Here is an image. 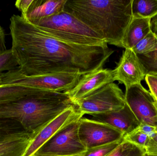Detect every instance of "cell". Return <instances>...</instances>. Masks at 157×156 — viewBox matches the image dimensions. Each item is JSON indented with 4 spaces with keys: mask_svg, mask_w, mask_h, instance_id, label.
I'll return each instance as SVG.
<instances>
[{
    "mask_svg": "<svg viewBox=\"0 0 157 156\" xmlns=\"http://www.w3.org/2000/svg\"><path fill=\"white\" fill-rule=\"evenodd\" d=\"M113 81L124 84L125 89L140 84L145 78V72L137 55L130 49H125L117 67L112 70Z\"/></svg>",
    "mask_w": 157,
    "mask_h": 156,
    "instance_id": "30bf717a",
    "label": "cell"
},
{
    "mask_svg": "<svg viewBox=\"0 0 157 156\" xmlns=\"http://www.w3.org/2000/svg\"><path fill=\"white\" fill-rule=\"evenodd\" d=\"M125 102L141 123L157 127V100L141 83L125 89Z\"/></svg>",
    "mask_w": 157,
    "mask_h": 156,
    "instance_id": "9c48e42d",
    "label": "cell"
},
{
    "mask_svg": "<svg viewBox=\"0 0 157 156\" xmlns=\"http://www.w3.org/2000/svg\"><path fill=\"white\" fill-rule=\"evenodd\" d=\"M32 24L49 35L66 43L80 45L108 46V44L98 34L77 17L64 11Z\"/></svg>",
    "mask_w": 157,
    "mask_h": 156,
    "instance_id": "277c9868",
    "label": "cell"
},
{
    "mask_svg": "<svg viewBox=\"0 0 157 156\" xmlns=\"http://www.w3.org/2000/svg\"><path fill=\"white\" fill-rule=\"evenodd\" d=\"M146 151L127 140H124L119 145L107 156H145Z\"/></svg>",
    "mask_w": 157,
    "mask_h": 156,
    "instance_id": "d6986e66",
    "label": "cell"
},
{
    "mask_svg": "<svg viewBox=\"0 0 157 156\" xmlns=\"http://www.w3.org/2000/svg\"><path fill=\"white\" fill-rule=\"evenodd\" d=\"M79 119L71 122L58 131L32 156H73L83 154L87 149L78 136Z\"/></svg>",
    "mask_w": 157,
    "mask_h": 156,
    "instance_id": "52a82bcc",
    "label": "cell"
},
{
    "mask_svg": "<svg viewBox=\"0 0 157 156\" xmlns=\"http://www.w3.org/2000/svg\"><path fill=\"white\" fill-rule=\"evenodd\" d=\"M137 56L144 67L146 75L157 74V50L148 54Z\"/></svg>",
    "mask_w": 157,
    "mask_h": 156,
    "instance_id": "44dd1931",
    "label": "cell"
},
{
    "mask_svg": "<svg viewBox=\"0 0 157 156\" xmlns=\"http://www.w3.org/2000/svg\"><path fill=\"white\" fill-rule=\"evenodd\" d=\"M138 129L148 136L150 139L154 138L157 132V127L145 124H140Z\"/></svg>",
    "mask_w": 157,
    "mask_h": 156,
    "instance_id": "83f0119b",
    "label": "cell"
},
{
    "mask_svg": "<svg viewBox=\"0 0 157 156\" xmlns=\"http://www.w3.org/2000/svg\"><path fill=\"white\" fill-rule=\"evenodd\" d=\"M82 74L79 72H61L36 76H27L15 69L1 74V85H16L57 92L73 89Z\"/></svg>",
    "mask_w": 157,
    "mask_h": 156,
    "instance_id": "5b68a950",
    "label": "cell"
},
{
    "mask_svg": "<svg viewBox=\"0 0 157 156\" xmlns=\"http://www.w3.org/2000/svg\"><path fill=\"white\" fill-rule=\"evenodd\" d=\"M73 106L65 93L37 89L23 99L0 105V118L17 122L25 132L36 136L45 125Z\"/></svg>",
    "mask_w": 157,
    "mask_h": 156,
    "instance_id": "3957f363",
    "label": "cell"
},
{
    "mask_svg": "<svg viewBox=\"0 0 157 156\" xmlns=\"http://www.w3.org/2000/svg\"><path fill=\"white\" fill-rule=\"evenodd\" d=\"M150 18L133 16L122 40V48L132 49L152 31Z\"/></svg>",
    "mask_w": 157,
    "mask_h": 156,
    "instance_id": "2e32d148",
    "label": "cell"
},
{
    "mask_svg": "<svg viewBox=\"0 0 157 156\" xmlns=\"http://www.w3.org/2000/svg\"><path fill=\"white\" fill-rule=\"evenodd\" d=\"M7 50L6 46L5 33L0 24V54Z\"/></svg>",
    "mask_w": 157,
    "mask_h": 156,
    "instance_id": "f546056e",
    "label": "cell"
},
{
    "mask_svg": "<svg viewBox=\"0 0 157 156\" xmlns=\"http://www.w3.org/2000/svg\"><path fill=\"white\" fill-rule=\"evenodd\" d=\"M67 0H33L24 18L33 24L36 21L63 11Z\"/></svg>",
    "mask_w": 157,
    "mask_h": 156,
    "instance_id": "9a60e30c",
    "label": "cell"
},
{
    "mask_svg": "<svg viewBox=\"0 0 157 156\" xmlns=\"http://www.w3.org/2000/svg\"><path fill=\"white\" fill-rule=\"evenodd\" d=\"M124 139L138 146L144 147L145 149L150 140L148 136L140 131L138 128L129 134L125 136Z\"/></svg>",
    "mask_w": 157,
    "mask_h": 156,
    "instance_id": "d4e9b609",
    "label": "cell"
},
{
    "mask_svg": "<svg viewBox=\"0 0 157 156\" xmlns=\"http://www.w3.org/2000/svg\"><path fill=\"white\" fill-rule=\"evenodd\" d=\"M113 82L112 70L101 68L82 75L75 87L65 93L74 104Z\"/></svg>",
    "mask_w": 157,
    "mask_h": 156,
    "instance_id": "8fae6325",
    "label": "cell"
},
{
    "mask_svg": "<svg viewBox=\"0 0 157 156\" xmlns=\"http://www.w3.org/2000/svg\"><path fill=\"white\" fill-rule=\"evenodd\" d=\"M145 156H149V155H146Z\"/></svg>",
    "mask_w": 157,
    "mask_h": 156,
    "instance_id": "d6a6232c",
    "label": "cell"
},
{
    "mask_svg": "<svg viewBox=\"0 0 157 156\" xmlns=\"http://www.w3.org/2000/svg\"><path fill=\"white\" fill-rule=\"evenodd\" d=\"M25 131L21 125L13 120L0 118V137Z\"/></svg>",
    "mask_w": 157,
    "mask_h": 156,
    "instance_id": "cb8c5ba5",
    "label": "cell"
},
{
    "mask_svg": "<svg viewBox=\"0 0 157 156\" xmlns=\"http://www.w3.org/2000/svg\"><path fill=\"white\" fill-rule=\"evenodd\" d=\"M78 133L86 149L121 141L124 136L121 132L109 125L83 116L79 120Z\"/></svg>",
    "mask_w": 157,
    "mask_h": 156,
    "instance_id": "ba28073f",
    "label": "cell"
},
{
    "mask_svg": "<svg viewBox=\"0 0 157 156\" xmlns=\"http://www.w3.org/2000/svg\"><path fill=\"white\" fill-rule=\"evenodd\" d=\"M35 136L25 131L0 137V156H25Z\"/></svg>",
    "mask_w": 157,
    "mask_h": 156,
    "instance_id": "5bb4252c",
    "label": "cell"
},
{
    "mask_svg": "<svg viewBox=\"0 0 157 156\" xmlns=\"http://www.w3.org/2000/svg\"><path fill=\"white\" fill-rule=\"evenodd\" d=\"M10 20L11 49L18 70L26 76L61 72L83 75L103 68L113 53L108 46L80 45L56 39L21 16L13 15Z\"/></svg>",
    "mask_w": 157,
    "mask_h": 156,
    "instance_id": "6da1fadb",
    "label": "cell"
},
{
    "mask_svg": "<svg viewBox=\"0 0 157 156\" xmlns=\"http://www.w3.org/2000/svg\"><path fill=\"white\" fill-rule=\"evenodd\" d=\"M145 79L150 92L157 100V74H147L145 77Z\"/></svg>",
    "mask_w": 157,
    "mask_h": 156,
    "instance_id": "484cf974",
    "label": "cell"
},
{
    "mask_svg": "<svg viewBox=\"0 0 157 156\" xmlns=\"http://www.w3.org/2000/svg\"><path fill=\"white\" fill-rule=\"evenodd\" d=\"M74 105L67 109L54 120L45 125L33 138L25 156H32L58 131L71 122L83 117Z\"/></svg>",
    "mask_w": 157,
    "mask_h": 156,
    "instance_id": "7c38bea8",
    "label": "cell"
},
{
    "mask_svg": "<svg viewBox=\"0 0 157 156\" xmlns=\"http://www.w3.org/2000/svg\"><path fill=\"white\" fill-rule=\"evenodd\" d=\"M92 119L109 125L124 136L139 127L141 123L127 104L118 111L90 114Z\"/></svg>",
    "mask_w": 157,
    "mask_h": 156,
    "instance_id": "4fadbf2b",
    "label": "cell"
},
{
    "mask_svg": "<svg viewBox=\"0 0 157 156\" xmlns=\"http://www.w3.org/2000/svg\"><path fill=\"white\" fill-rule=\"evenodd\" d=\"M18 67L11 49L0 54V74L15 69Z\"/></svg>",
    "mask_w": 157,
    "mask_h": 156,
    "instance_id": "7402d4cb",
    "label": "cell"
},
{
    "mask_svg": "<svg viewBox=\"0 0 157 156\" xmlns=\"http://www.w3.org/2000/svg\"></svg>",
    "mask_w": 157,
    "mask_h": 156,
    "instance_id": "e575fe53",
    "label": "cell"
},
{
    "mask_svg": "<svg viewBox=\"0 0 157 156\" xmlns=\"http://www.w3.org/2000/svg\"><path fill=\"white\" fill-rule=\"evenodd\" d=\"M133 16L153 19L157 16V0H132Z\"/></svg>",
    "mask_w": 157,
    "mask_h": 156,
    "instance_id": "ac0fdd59",
    "label": "cell"
},
{
    "mask_svg": "<svg viewBox=\"0 0 157 156\" xmlns=\"http://www.w3.org/2000/svg\"><path fill=\"white\" fill-rule=\"evenodd\" d=\"M123 140L87 149L81 156H107L115 149Z\"/></svg>",
    "mask_w": 157,
    "mask_h": 156,
    "instance_id": "603a6c76",
    "label": "cell"
},
{
    "mask_svg": "<svg viewBox=\"0 0 157 156\" xmlns=\"http://www.w3.org/2000/svg\"><path fill=\"white\" fill-rule=\"evenodd\" d=\"M152 31L157 37V17H154L151 20Z\"/></svg>",
    "mask_w": 157,
    "mask_h": 156,
    "instance_id": "4dcf8cb0",
    "label": "cell"
},
{
    "mask_svg": "<svg viewBox=\"0 0 157 156\" xmlns=\"http://www.w3.org/2000/svg\"><path fill=\"white\" fill-rule=\"evenodd\" d=\"M37 89L16 85H0V105L18 100L32 94Z\"/></svg>",
    "mask_w": 157,
    "mask_h": 156,
    "instance_id": "e0dca14e",
    "label": "cell"
},
{
    "mask_svg": "<svg viewBox=\"0 0 157 156\" xmlns=\"http://www.w3.org/2000/svg\"><path fill=\"white\" fill-rule=\"evenodd\" d=\"M33 0H17L15 5L19 11L21 12V16H24L27 13Z\"/></svg>",
    "mask_w": 157,
    "mask_h": 156,
    "instance_id": "4316f807",
    "label": "cell"
},
{
    "mask_svg": "<svg viewBox=\"0 0 157 156\" xmlns=\"http://www.w3.org/2000/svg\"><path fill=\"white\" fill-rule=\"evenodd\" d=\"M132 49L137 55L148 54L157 50V37L151 31Z\"/></svg>",
    "mask_w": 157,
    "mask_h": 156,
    "instance_id": "ffe728a7",
    "label": "cell"
},
{
    "mask_svg": "<svg viewBox=\"0 0 157 156\" xmlns=\"http://www.w3.org/2000/svg\"><path fill=\"white\" fill-rule=\"evenodd\" d=\"M145 149L147 155L157 156V132L154 138L150 139Z\"/></svg>",
    "mask_w": 157,
    "mask_h": 156,
    "instance_id": "f1b7e54d",
    "label": "cell"
},
{
    "mask_svg": "<svg viewBox=\"0 0 157 156\" xmlns=\"http://www.w3.org/2000/svg\"><path fill=\"white\" fill-rule=\"evenodd\" d=\"M132 0H67L63 11L98 34L108 44L122 47L133 17Z\"/></svg>",
    "mask_w": 157,
    "mask_h": 156,
    "instance_id": "7a4b0ae2",
    "label": "cell"
},
{
    "mask_svg": "<svg viewBox=\"0 0 157 156\" xmlns=\"http://www.w3.org/2000/svg\"><path fill=\"white\" fill-rule=\"evenodd\" d=\"M125 104L124 93L118 85L112 82L79 100L74 105L79 112L90 115L118 111Z\"/></svg>",
    "mask_w": 157,
    "mask_h": 156,
    "instance_id": "8992f818",
    "label": "cell"
},
{
    "mask_svg": "<svg viewBox=\"0 0 157 156\" xmlns=\"http://www.w3.org/2000/svg\"><path fill=\"white\" fill-rule=\"evenodd\" d=\"M82 155H77V156H81Z\"/></svg>",
    "mask_w": 157,
    "mask_h": 156,
    "instance_id": "836d02e7",
    "label": "cell"
},
{
    "mask_svg": "<svg viewBox=\"0 0 157 156\" xmlns=\"http://www.w3.org/2000/svg\"><path fill=\"white\" fill-rule=\"evenodd\" d=\"M1 74H2V73L0 74V85L2 84V77H1Z\"/></svg>",
    "mask_w": 157,
    "mask_h": 156,
    "instance_id": "1f68e13d",
    "label": "cell"
}]
</instances>
